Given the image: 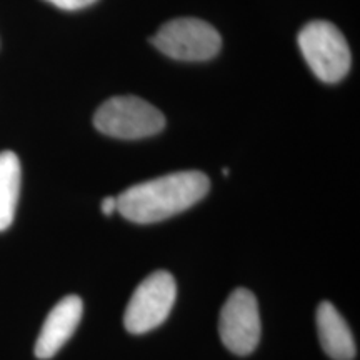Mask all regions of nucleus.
Instances as JSON below:
<instances>
[{"instance_id":"nucleus-2","label":"nucleus","mask_w":360,"mask_h":360,"mask_svg":"<svg viewBox=\"0 0 360 360\" xmlns=\"http://www.w3.org/2000/svg\"><path fill=\"white\" fill-rule=\"evenodd\" d=\"M299 47L310 70L322 82H340L349 74L352 62L349 44L330 22H309L299 32Z\"/></svg>"},{"instance_id":"nucleus-5","label":"nucleus","mask_w":360,"mask_h":360,"mask_svg":"<svg viewBox=\"0 0 360 360\" xmlns=\"http://www.w3.org/2000/svg\"><path fill=\"white\" fill-rule=\"evenodd\" d=\"M177 285L165 270H157L139 283L124 314V326L130 334H146L159 327L174 307Z\"/></svg>"},{"instance_id":"nucleus-1","label":"nucleus","mask_w":360,"mask_h":360,"mask_svg":"<svg viewBox=\"0 0 360 360\" xmlns=\"http://www.w3.org/2000/svg\"><path fill=\"white\" fill-rule=\"evenodd\" d=\"M210 182L199 170L147 180L117 197V212L134 224H155L191 209L207 195Z\"/></svg>"},{"instance_id":"nucleus-6","label":"nucleus","mask_w":360,"mask_h":360,"mask_svg":"<svg viewBox=\"0 0 360 360\" xmlns=\"http://www.w3.org/2000/svg\"><path fill=\"white\" fill-rule=\"evenodd\" d=\"M260 314L257 299L247 289L233 290L219 315V334L224 345L237 355H247L260 340Z\"/></svg>"},{"instance_id":"nucleus-11","label":"nucleus","mask_w":360,"mask_h":360,"mask_svg":"<svg viewBox=\"0 0 360 360\" xmlns=\"http://www.w3.org/2000/svg\"><path fill=\"white\" fill-rule=\"evenodd\" d=\"M102 212L105 215H112L117 212V197H105L102 200Z\"/></svg>"},{"instance_id":"nucleus-8","label":"nucleus","mask_w":360,"mask_h":360,"mask_svg":"<svg viewBox=\"0 0 360 360\" xmlns=\"http://www.w3.org/2000/svg\"><path fill=\"white\" fill-rule=\"evenodd\" d=\"M315 321L322 349L328 357L334 360H352L355 357L357 349L352 332L334 305L330 302L319 305Z\"/></svg>"},{"instance_id":"nucleus-9","label":"nucleus","mask_w":360,"mask_h":360,"mask_svg":"<svg viewBox=\"0 0 360 360\" xmlns=\"http://www.w3.org/2000/svg\"><path fill=\"white\" fill-rule=\"evenodd\" d=\"M20 160L13 152H0V232L13 222L20 193Z\"/></svg>"},{"instance_id":"nucleus-7","label":"nucleus","mask_w":360,"mask_h":360,"mask_svg":"<svg viewBox=\"0 0 360 360\" xmlns=\"http://www.w3.org/2000/svg\"><path fill=\"white\" fill-rule=\"evenodd\" d=\"M82 310L84 304L77 295H67L53 305V309L45 317L35 342V357L40 360L52 359L64 347L82 319Z\"/></svg>"},{"instance_id":"nucleus-3","label":"nucleus","mask_w":360,"mask_h":360,"mask_svg":"<svg viewBox=\"0 0 360 360\" xmlns=\"http://www.w3.org/2000/svg\"><path fill=\"white\" fill-rule=\"evenodd\" d=\"M98 132L115 139H143L165 127V117L157 107L134 96L112 97L94 115Z\"/></svg>"},{"instance_id":"nucleus-4","label":"nucleus","mask_w":360,"mask_h":360,"mask_svg":"<svg viewBox=\"0 0 360 360\" xmlns=\"http://www.w3.org/2000/svg\"><path fill=\"white\" fill-rule=\"evenodd\" d=\"M150 42L162 53L184 62H204L215 57L222 47L220 34L204 20L175 19L164 24Z\"/></svg>"},{"instance_id":"nucleus-10","label":"nucleus","mask_w":360,"mask_h":360,"mask_svg":"<svg viewBox=\"0 0 360 360\" xmlns=\"http://www.w3.org/2000/svg\"><path fill=\"white\" fill-rule=\"evenodd\" d=\"M47 2L53 4V6L62 8V11H79V8L92 6L97 0H47Z\"/></svg>"}]
</instances>
